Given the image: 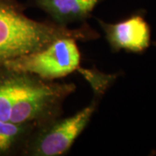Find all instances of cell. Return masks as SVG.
<instances>
[{
    "label": "cell",
    "mask_w": 156,
    "mask_h": 156,
    "mask_svg": "<svg viewBox=\"0 0 156 156\" xmlns=\"http://www.w3.org/2000/svg\"><path fill=\"white\" fill-rule=\"evenodd\" d=\"M62 37L89 42L100 34L87 22L78 28L62 26L52 21H37L25 14L17 0H0V67L6 62L42 50Z\"/></svg>",
    "instance_id": "7a4b0ae2"
},
{
    "label": "cell",
    "mask_w": 156,
    "mask_h": 156,
    "mask_svg": "<svg viewBox=\"0 0 156 156\" xmlns=\"http://www.w3.org/2000/svg\"><path fill=\"white\" fill-rule=\"evenodd\" d=\"M36 127L0 120V156L23 155Z\"/></svg>",
    "instance_id": "52a82bcc"
},
{
    "label": "cell",
    "mask_w": 156,
    "mask_h": 156,
    "mask_svg": "<svg viewBox=\"0 0 156 156\" xmlns=\"http://www.w3.org/2000/svg\"><path fill=\"white\" fill-rule=\"evenodd\" d=\"M77 42L73 37L57 39L42 50L11 59L3 66L30 73L47 81L65 77L81 68L82 56Z\"/></svg>",
    "instance_id": "277c9868"
},
{
    "label": "cell",
    "mask_w": 156,
    "mask_h": 156,
    "mask_svg": "<svg viewBox=\"0 0 156 156\" xmlns=\"http://www.w3.org/2000/svg\"><path fill=\"white\" fill-rule=\"evenodd\" d=\"M31 5L50 17V21L62 26L85 23L92 17L95 7L105 0H30Z\"/></svg>",
    "instance_id": "8992f818"
},
{
    "label": "cell",
    "mask_w": 156,
    "mask_h": 156,
    "mask_svg": "<svg viewBox=\"0 0 156 156\" xmlns=\"http://www.w3.org/2000/svg\"><path fill=\"white\" fill-rule=\"evenodd\" d=\"M93 99L71 116L58 117L35 128L23 156H62L67 154L76 140L90 122L110 84L98 82L90 84Z\"/></svg>",
    "instance_id": "3957f363"
},
{
    "label": "cell",
    "mask_w": 156,
    "mask_h": 156,
    "mask_svg": "<svg viewBox=\"0 0 156 156\" xmlns=\"http://www.w3.org/2000/svg\"><path fill=\"white\" fill-rule=\"evenodd\" d=\"M113 53L122 50L142 54L151 44V28L145 13L139 11L117 23L96 19Z\"/></svg>",
    "instance_id": "5b68a950"
},
{
    "label": "cell",
    "mask_w": 156,
    "mask_h": 156,
    "mask_svg": "<svg viewBox=\"0 0 156 156\" xmlns=\"http://www.w3.org/2000/svg\"><path fill=\"white\" fill-rule=\"evenodd\" d=\"M73 83L47 81L28 72L0 67V120L36 128L60 117Z\"/></svg>",
    "instance_id": "6da1fadb"
}]
</instances>
